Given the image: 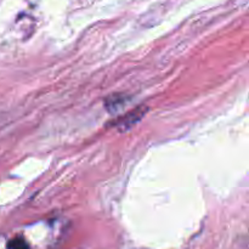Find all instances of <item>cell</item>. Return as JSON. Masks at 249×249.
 <instances>
[{"mask_svg":"<svg viewBox=\"0 0 249 249\" xmlns=\"http://www.w3.org/2000/svg\"><path fill=\"white\" fill-rule=\"evenodd\" d=\"M7 249H29V247L23 238L16 237L7 243Z\"/></svg>","mask_w":249,"mask_h":249,"instance_id":"obj_1","label":"cell"}]
</instances>
